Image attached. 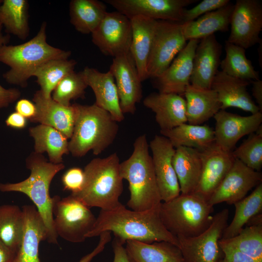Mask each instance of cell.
<instances>
[{"mask_svg": "<svg viewBox=\"0 0 262 262\" xmlns=\"http://www.w3.org/2000/svg\"><path fill=\"white\" fill-rule=\"evenodd\" d=\"M159 207L145 211L128 209L121 203L109 210H100L87 238L113 232L115 239L125 244L128 240L146 243L165 241L179 247L178 238L165 227L159 213Z\"/></svg>", "mask_w": 262, "mask_h": 262, "instance_id": "cell-1", "label": "cell"}, {"mask_svg": "<svg viewBox=\"0 0 262 262\" xmlns=\"http://www.w3.org/2000/svg\"><path fill=\"white\" fill-rule=\"evenodd\" d=\"M149 148L146 135H139L131 156L120 164L121 176L129 183L130 196L127 205L135 211L158 208L162 202Z\"/></svg>", "mask_w": 262, "mask_h": 262, "instance_id": "cell-2", "label": "cell"}, {"mask_svg": "<svg viewBox=\"0 0 262 262\" xmlns=\"http://www.w3.org/2000/svg\"><path fill=\"white\" fill-rule=\"evenodd\" d=\"M31 171L28 178L16 183H0V191L22 193L33 203L41 215L48 231L47 241L58 244L52 213L53 197L49 195V186L54 176L65 168L63 163L54 164L48 162L41 154L31 153L26 161Z\"/></svg>", "mask_w": 262, "mask_h": 262, "instance_id": "cell-3", "label": "cell"}, {"mask_svg": "<svg viewBox=\"0 0 262 262\" xmlns=\"http://www.w3.org/2000/svg\"><path fill=\"white\" fill-rule=\"evenodd\" d=\"M46 22L37 33L27 42L17 45H4L0 50V62L10 67L3 74L9 83L22 87L34 71L46 62L55 59H68L71 54L47 43Z\"/></svg>", "mask_w": 262, "mask_h": 262, "instance_id": "cell-4", "label": "cell"}, {"mask_svg": "<svg viewBox=\"0 0 262 262\" xmlns=\"http://www.w3.org/2000/svg\"><path fill=\"white\" fill-rule=\"evenodd\" d=\"M120 160L116 152L104 158L92 159L85 166L84 182L79 192L70 194L88 207L102 210L114 209L121 204L123 191Z\"/></svg>", "mask_w": 262, "mask_h": 262, "instance_id": "cell-5", "label": "cell"}, {"mask_svg": "<svg viewBox=\"0 0 262 262\" xmlns=\"http://www.w3.org/2000/svg\"><path fill=\"white\" fill-rule=\"evenodd\" d=\"M76 104L77 117L68 143L69 153L75 157H82L90 151L95 155H99L115 141L118 122L95 103Z\"/></svg>", "mask_w": 262, "mask_h": 262, "instance_id": "cell-6", "label": "cell"}, {"mask_svg": "<svg viewBox=\"0 0 262 262\" xmlns=\"http://www.w3.org/2000/svg\"><path fill=\"white\" fill-rule=\"evenodd\" d=\"M213 206L196 193L180 194L167 202H162L159 213L166 229L178 237L196 236L211 225Z\"/></svg>", "mask_w": 262, "mask_h": 262, "instance_id": "cell-7", "label": "cell"}, {"mask_svg": "<svg viewBox=\"0 0 262 262\" xmlns=\"http://www.w3.org/2000/svg\"><path fill=\"white\" fill-rule=\"evenodd\" d=\"M53 197L54 226L58 236L72 243L84 242L96 220L90 208L71 195Z\"/></svg>", "mask_w": 262, "mask_h": 262, "instance_id": "cell-8", "label": "cell"}, {"mask_svg": "<svg viewBox=\"0 0 262 262\" xmlns=\"http://www.w3.org/2000/svg\"><path fill=\"white\" fill-rule=\"evenodd\" d=\"M183 23L157 20L147 63L148 78L154 79L170 66L186 44Z\"/></svg>", "mask_w": 262, "mask_h": 262, "instance_id": "cell-9", "label": "cell"}, {"mask_svg": "<svg viewBox=\"0 0 262 262\" xmlns=\"http://www.w3.org/2000/svg\"><path fill=\"white\" fill-rule=\"evenodd\" d=\"M229 215V210L224 209L213 216L210 226L199 235L177 237L184 262H223L219 242L228 225Z\"/></svg>", "mask_w": 262, "mask_h": 262, "instance_id": "cell-10", "label": "cell"}, {"mask_svg": "<svg viewBox=\"0 0 262 262\" xmlns=\"http://www.w3.org/2000/svg\"><path fill=\"white\" fill-rule=\"evenodd\" d=\"M91 35L103 54L115 58L127 54L132 37L131 20L117 11L107 12Z\"/></svg>", "mask_w": 262, "mask_h": 262, "instance_id": "cell-11", "label": "cell"}, {"mask_svg": "<svg viewBox=\"0 0 262 262\" xmlns=\"http://www.w3.org/2000/svg\"><path fill=\"white\" fill-rule=\"evenodd\" d=\"M227 41L247 49L260 43L262 2L260 0H237L234 4Z\"/></svg>", "mask_w": 262, "mask_h": 262, "instance_id": "cell-12", "label": "cell"}, {"mask_svg": "<svg viewBox=\"0 0 262 262\" xmlns=\"http://www.w3.org/2000/svg\"><path fill=\"white\" fill-rule=\"evenodd\" d=\"M129 18L142 16L155 20L182 23L185 7L196 0H104Z\"/></svg>", "mask_w": 262, "mask_h": 262, "instance_id": "cell-13", "label": "cell"}, {"mask_svg": "<svg viewBox=\"0 0 262 262\" xmlns=\"http://www.w3.org/2000/svg\"><path fill=\"white\" fill-rule=\"evenodd\" d=\"M156 181L162 202H167L180 194L173 165L175 148L163 135H155L149 143Z\"/></svg>", "mask_w": 262, "mask_h": 262, "instance_id": "cell-14", "label": "cell"}, {"mask_svg": "<svg viewBox=\"0 0 262 262\" xmlns=\"http://www.w3.org/2000/svg\"><path fill=\"white\" fill-rule=\"evenodd\" d=\"M262 175L260 171L250 168L235 159L208 202L212 206L224 202L234 204L244 198L251 189L262 182Z\"/></svg>", "mask_w": 262, "mask_h": 262, "instance_id": "cell-15", "label": "cell"}, {"mask_svg": "<svg viewBox=\"0 0 262 262\" xmlns=\"http://www.w3.org/2000/svg\"><path fill=\"white\" fill-rule=\"evenodd\" d=\"M213 117L215 120V144L227 152H232L241 138L256 132L262 123L260 112L241 116L220 110Z\"/></svg>", "mask_w": 262, "mask_h": 262, "instance_id": "cell-16", "label": "cell"}, {"mask_svg": "<svg viewBox=\"0 0 262 262\" xmlns=\"http://www.w3.org/2000/svg\"><path fill=\"white\" fill-rule=\"evenodd\" d=\"M109 70L115 79L122 113L134 114L142 97V82L130 52L113 58Z\"/></svg>", "mask_w": 262, "mask_h": 262, "instance_id": "cell-17", "label": "cell"}, {"mask_svg": "<svg viewBox=\"0 0 262 262\" xmlns=\"http://www.w3.org/2000/svg\"><path fill=\"white\" fill-rule=\"evenodd\" d=\"M199 40H188L168 67L159 76L152 79L154 86L158 92L184 95L186 87L190 84L193 59Z\"/></svg>", "mask_w": 262, "mask_h": 262, "instance_id": "cell-18", "label": "cell"}, {"mask_svg": "<svg viewBox=\"0 0 262 262\" xmlns=\"http://www.w3.org/2000/svg\"><path fill=\"white\" fill-rule=\"evenodd\" d=\"M201 153L202 171L195 193L208 201L232 167L235 158L232 152L224 151L215 143Z\"/></svg>", "mask_w": 262, "mask_h": 262, "instance_id": "cell-19", "label": "cell"}, {"mask_svg": "<svg viewBox=\"0 0 262 262\" xmlns=\"http://www.w3.org/2000/svg\"><path fill=\"white\" fill-rule=\"evenodd\" d=\"M33 100L36 113L30 121L52 127L70 139L77 117L76 103L64 106L54 101L51 97L46 98L40 90L35 93Z\"/></svg>", "mask_w": 262, "mask_h": 262, "instance_id": "cell-20", "label": "cell"}, {"mask_svg": "<svg viewBox=\"0 0 262 262\" xmlns=\"http://www.w3.org/2000/svg\"><path fill=\"white\" fill-rule=\"evenodd\" d=\"M222 49V45L214 34L199 40L193 59L191 84L203 88H211L220 66Z\"/></svg>", "mask_w": 262, "mask_h": 262, "instance_id": "cell-21", "label": "cell"}, {"mask_svg": "<svg viewBox=\"0 0 262 262\" xmlns=\"http://www.w3.org/2000/svg\"><path fill=\"white\" fill-rule=\"evenodd\" d=\"M249 83L218 70L213 80L211 88L217 94L221 110L234 107L251 114L261 112L247 91Z\"/></svg>", "mask_w": 262, "mask_h": 262, "instance_id": "cell-22", "label": "cell"}, {"mask_svg": "<svg viewBox=\"0 0 262 262\" xmlns=\"http://www.w3.org/2000/svg\"><path fill=\"white\" fill-rule=\"evenodd\" d=\"M82 73L86 84L94 92L95 104L108 112L117 122L123 121L124 114L120 108L117 87L111 72H101L87 66Z\"/></svg>", "mask_w": 262, "mask_h": 262, "instance_id": "cell-23", "label": "cell"}, {"mask_svg": "<svg viewBox=\"0 0 262 262\" xmlns=\"http://www.w3.org/2000/svg\"><path fill=\"white\" fill-rule=\"evenodd\" d=\"M143 103L154 113L160 131L170 130L187 122L185 100L181 96L154 92L147 96Z\"/></svg>", "mask_w": 262, "mask_h": 262, "instance_id": "cell-24", "label": "cell"}, {"mask_svg": "<svg viewBox=\"0 0 262 262\" xmlns=\"http://www.w3.org/2000/svg\"><path fill=\"white\" fill-rule=\"evenodd\" d=\"M24 216V230L21 245L13 262H40L39 246L47 240L48 231L36 208L33 205L22 207Z\"/></svg>", "mask_w": 262, "mask_h": 262, "instance_id": "cell-25", "label": "cell"}, {"mask_svg": "<svg viewBox=\"0 0 262 262\" xmlns=\"http://www.w3.org/2000/svg\"><path fill=\"white\" fill-rule=\"evenodd\" d=\"M132 37L130 52L141 82L148 79L147 63L157 20L142 16L130 19Z\"/></svg>", "mask_w": 262, "mask_h": 262, "instance_id": "cell-26", "label": "cell"}, {"mask_svg": "<svg viewBox=\"0 0 262 262\" xmlns=\"http://www.w3.org/2000/svg\"><path fill=\"white\" fill-rule=\"evenodd\" d=\"M184 96L187 123L189 124L201 125L221 110L217 94L212 88H203L190 84Z\"/></svg>", "mask_w": 262, "mask_h": 262, "instance_id": "cell-27", "label": "cell"}, {"mask_svg": "<svg viewBox=\"0 0 262 262\" xmlns=\"http://www.w3.org/2000/svg\"><path fill=\"white\" fill-rule=\"evenodd\" d=\"M172 163L180 193L187 194L195 192L202 171L201 151L193 148L178 147L175 148Z\"/></svg>", "mask_w": 262, "mask_h": 262, "instance_id": "cell-28", "label": "cell"}, {"mask_svg": "<svg viewBox=\"0 0 262 262\" xmlns=\"http://www.w3.org/2000/svg\"><path fill=\"white\" fill-rule=\"evenodd\" d=\"M125 249L132 262H184L180 248L165 241L146 243L126 242Z\"/></svg>", "mask_w": 262, "mask_h": 262, "instance_id": "cell-29", "label": "cell"}, {"mask_svg": "<svg viewBox=\"0 0 262 262\" xmlns=\"http://www.w3.org/2000/svg\"><path fill=\"white\" fill-rule=\"evenodd\" d=\"M234 4L226 5L205 14L196 20L183 23V33L187 41L200 40L216 32H227L230 25Z\"/></svg>", "mask_w": 262, "mask_h": 262, "instance_id": "cell-30", "label": "cell"}, {"mask_svg": "<svg viewBox=\"0 0 262 262\" xmlns=\"http://www.w3.org/2000/svg\"><path fill=\"white\" fill-rule=\"evenodd\" d=\"M176 148L179 147L193 148L203 151L215 143L214 130L204 125L182 123L173 129L160 131Z\"/></svg>", "mask_w": 262, "mask_h": 262, "instance_id": "cell-31", "label": "cell"}, {"mask_svg": "<svg viewBox=\"0 0 262 262\" xmlns=\"http://www.w3.org/2000/svg\"><path fill=\"white\" fill-rule=\"evenodd\" d=\"M34 141V152H47L49 162L54 164L63 163V156L69 154L68 139L56 129L39 124L29 130Z\"/></svg>", "mask_w": 262, "mask_h": 262, "instance_id": "cell-32", "label": "cell"}, {"mask_svg": "<svg viewBox=\"0 0 262 262\" xmlns=\"http://www.w3.org/2000/svg\"><path fill=\"white\" fill-rule=\"evenodd\" d=\"M107 12L104 3L98 0H72L69 4L70 22L82 34H91Z\"/></svg>", "mask_w": 262, "mask_h": 262, "instance_id": "cell-33", "label": "cell"}, {"mask_svg": "<svg viewBox=\"0 0 262 262\" xmlns=\"http://www.w3.org/2000/svg\"><path fill=\"white\" fill-rule=\"evenodd\" d=\"M248 223L250 224L237 235L220 239L219 242L262 262V213L253 217Z\"/></svg>", "mask_w": 262, "mask_h": 262, "instance_id": "cell-34", "label": "cell"}, {"mask_svg": "<svg viewBox=\"0 0 262 262\" xmlns=\"http://www.w3.org/2000/svg\"><path fill=\"white\" fill-rule=\"evenodd\" d=\"M24 222V213L19 206L0 205V240L16 253L22 240Z\"/></svg>", "mask_w": 262, "mask_h": 262, "instance_id": "cell-35", "label": "cell"}, {"mask_svg": "<svg viewBox=\"0 0 262 262\" xmlns=\"http://www.w3.org/2000/svg\"><path fill=\"white\" fill-rule=\"evenodd\" d=\"M235 211L233 219L228 225L221 239H227L237 235L244 226L262 211V183L259 184L247 196L234 204Z\"/></svg>", "mask_w": 262, "mask_h": 262, "instance_id": "cell-36", "label": "cell"}, {"mask_svg": "<svg viewBox=\"0 0 262 262\" xmlns=\"http://www.w3.org/2000/svg\"><path fill=\"white\" fill-rule=\"evenodd\" d=\"M28 3L26 0H3L0 4V23L9 33L21 39L29 35Z\"/></svg>", "mask_w": 262, "mask_h": 262, "instance_id": "cell-37", "label": "cell"}, {"mask_svg": "<svg viewBox=\"0 0 262 262\" xmlns=\"http://www.w3.org/2000/svg\"><path fill=\"white\" fill-rule=\"evenodd\" d=\"M225 50V57L220 64L221 71L230 76L249 82L260 80L259 72L246 58L245 49L226 41Z\"/></svg>", "mask_w": 262, "mask_h": 262, "instance_id": "cell-38", "label": "cell"}, {"mask_svg": "<svg viewBox=\"0 0 262 262\" xmlns=\"http://www.w3.org/2000/svg\"><path fill=\"white\" fill-rule=\"evenodd\" d=\"M77 62L73 59H55L39 66L33 73L40 90L47 98L51 94L58 83L67 75L74 71Z\"/></svg>", "mask_w": 262, "mask_h": 262, "instance_id": "cell-39", "label": "cell"}, {"mask_svg": "<svg viewBox=\"0 0 262 262\" xmlns=\"http://www.w3.org/2000/svg\"><path fill=\"white\" fill-rule=\"evenodd\" d=\"M88 87L82 71H75L65 77L57 85L51 94V98L64 106L71 105L70 101L83 98Z\"/></svg>", "mask_w": 262, "mask_h": 262, "instance_id": "cell-40", "label": "cell"}, {"mask_svg": "<svg viewBox=\"0 0 262 262\" xmlns=\"http://www.w3.org/2000/svg\"><path fill=\"white\" fill-rule=\"evenodd\" d=\"M232 153L237 159L247 167L260 171L262 167V125L256 132L249 137Z\"/></svg>", "mask_w": 262, "mask_h": 262, "instance_id": "cell-41", "label": "cell"}, {"mask_svg": "<svg viewBox=\"0 0 262 262\" xmlns=\"http://www.w3.org/2000/svg\"><path fill=\"white\" fill-rule=\"evenodd\" d=\"M229 2V0H203L194 7L184 10L182 22L194 21L205 14L226 5Z\"/></svg>", "mask_w": 262, "mask_h": 262, "instance_id": "cell-42", "label": "cell"}, {"mask_svg": "<svg viewBox=\"0 0 262 262\" xmlns=\"http://www.w3.org/2000/svg\"><path fill=\"white\" fill-rule=\"evenodd\" d=\"M62 181L64 190L70 191L71 194L79 192L84 182L83 170L77 167L68 169L63 174Z\"/></svg>", "mask_w": 262, "mask_h": 262, "instance_id": "cell-43", "label": "cell"}, {"mask_svg": "<svg viewBox=\"0 0 262 262\" xmlns=\"http://www.w3.org/2000/svg\"><path fill=\"white\" fill-rule=\"evenodd\" d=\"M219 243L224 254L223 262H259L231 247Z\"/></svg>", "mask_w": 262, "mask_h": 262, "instance_id": "cell-44", "label": "cell"}, {"mask_svg": "<svg viewBox=\"0 0 262 262\" xmlns=\"http://www.w3.org/2000/svg\"><path fill=\"white\" fill-rule=\"evenodd\" d=\"M99 236V242L96 247L91 252L82 257L78 262H91L95 257L104 249L106 245L111 241V232L110 231L103 232Z\"/></svg>", "mask_w": 262, "mask_h": 262, "instance_id": "cell-45", "label": "cell"}, {"mask_svg": "<svg viewBox=\"0 0 262 262\" xmlns=\"http://www.w3.org/2000/svg\"><path fill=\"white\" fill-rule=\"evenodd\" d=\"M16 112L26 119H31L35 115L36 108L34 102L26 98L18 100L15 105Z\"/></svg>", "mask_w": 262, "mask_h": 262, "instance_id": "cell-46", "label": "cell"}, {"mask_svg": "<svg viewBox=\"0 0 262 262\" xmlns=\"http://www.w3.org/2000/svg\"><path fill=\"white\" fill-rule=\"evenodd\" d=\"M20 95L21 92L18 89H6L0 84V109L7 107L10 104L18 99Z\"/></svg>", "mask_w": 262, "mask_h": 262, "instance_id": "cell-47", "label": "cell"}, {"mask_svg": "<svg viewBox=\"0 0 262 262\" xmlns=\"http://www.w3.org/2000/svg\"><path fill=\"white\" fill-rule=\"evenodd\" d=\"M123 243L114 239L113 248L114 253L113 262H132L129 257Z\"/></svg>", "mask_w": 262, "mask_h": 262, "instance_id": "cell-48", "label": "cell"}, {"mask_svg": "<svg viewBox=\"0 0 262 262\" xmlns=\"http://www.w3.org/2000/svg\"><path fill=\"white\" fill-rule=\"evenodd\" d=\"M7 126L16 129H22L26 127L27 124V119L17 113L10 114L5 120Z\"/></svg>", "mask_w": 262, "mask_h": 262, "instance_id": "cell-49", "label": "cell"}, {"mask_svg": "<svg viewBox=\"0 0 262 262\" xmlns=\"http://www.w3.org/2000/svg\"><path fill=\"white\" fill-rule=\"evenodd\" d=\"M252 95L254 98L257 105L262 111V81L260 80L252 81Z\"/></svg>", "mask_w": 262, "mask_h": 262, "instance_id": "cell-50", "label": "cell"}, {"mask_svg": "<svg viewBox=\"0 0 262 262\" xmlns=\"http://www.w3.org/2000/svg\"><path fill=\"white\" fill-rule=\"evenodd\" d=\"M16 254L0 240V262H13Z\"/></svg>", "mask_w": 262, "mask_h": 262, "instance_id": "cell-51", "label": "cell"}, {"mask_svg": "<svg viewBox=\"0 0 262 262\" xmlns=\"http://www.w3.org/2000/svg\"><path fill=\"white\" fill-rule=\"evenodd\" d=\"M2 25L0 23V50L3 46L7 45L9 41V36L4 35L2 33Z\"/></svg>", "mask_w": 262, "mask_h": 262, "instance_id": "cell-52", "label": "cell"}, {"mask_svg": "<svg viewBox=\"0 0 262 262\" xmlns=\"http://www.w3.org/2000/svg\"><path fill=\"white\" fill-rule=\"evenodd\" d=\"M2 1V0H0V4L1 3Z\"/></svg>", "mask_w": 262, "mask_h": 262, "instance_id": "cell-53", "label": "cell"}]
</instances>
